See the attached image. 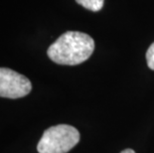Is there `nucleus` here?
<instances>
[{
  "label": "nucleus",
  "mask_w": 154,
  "mask_h": 153,
  "mask_svg": "<svg viewBox=\"0 0 154 153\" xmlns=\"http://www.w3.org/2000/svg\"><path fill=\"white\" fill-rule=\"evenodd\" d=\"M120 153H135V152H134V150H132V149H125V150L121 151Z\"/></svg>",
  "instance_id": "423d86ee"
},
{
  "label": "nucleus",
  "mask_w": 154,
  "mask_h": 153,
  "mask_svg": "<svg viewBox=\"0 0 154 153\" xmlns=\"http://www.w3.org/2000/svg\"><path fill=\"white\" fill-rule=\"evenodd\" d=\"M146 61L149 69L154 71V43L150 45V47L146 52Z\"/></svg>",
  "instance_id": "39448f33"
},
{
  "label": "nucleus",
  "mask_w": 154,
  "mask_h": 153,
  "mask_svg": "<svg viewBox=\"0 0 154 153\" xmlns=\"http://www.w3.org/2000/svg\"><path fill=\"white\" fill-rule=\"evenodd\" d=\"M76 1L88 10L94 12L100 11L104 3V0H76Z\"/></svg>",
  "instance_id": "20e7f679"
},
{
  "label": "nucleus",
  "mask_w": 154,
  "mask_h": 153,
  "mask_svg": "<svg viewBox=\"0 0 154 153\" xmlns=\"http://www.w3.org/2000/svg\"><path fill=\"white\" fill-rule=\"evenodd\" d=\"M28 78L8 68H0V97L20 99L31 92Z\"/></svg>",
  "instance_id": "7ed1b4c3"
},
{
  "label": "nucleus",
  "mask_w": 154,
  "mask_h": 153,
  "mask_svg": "<svg viewBox=\"0 0 154 153\" xmlns=\"http://www.w3.org/2000/svg\"><path fill=\"white\" fill-rule=\"evenodd\" d=\"M80 138V132L72 125L51 126L43 133L37 150L39 153H67L78 144Z\"/></svg>",
  "instance_id": "f03ea898"
},
{
  "label": "nucleus",
  "mask_w": 154,
  "mask_h": 153,
  "mask_svg": "<svg viewBox=\"0 0 154 153\" xmlns=\"http://www.w3.org/2000/svg\"><path fill=\"white\" fill-rule=\"evenodd\" d=\"M94 50V41L90 35L78 31H68L48 48L47 54L56 64L76 66L87 61Z\"/></svg>",
  "instance_id": "f257e3e1"
}]
</instances>
